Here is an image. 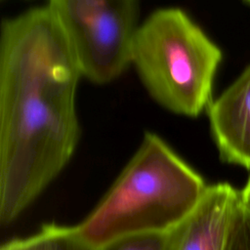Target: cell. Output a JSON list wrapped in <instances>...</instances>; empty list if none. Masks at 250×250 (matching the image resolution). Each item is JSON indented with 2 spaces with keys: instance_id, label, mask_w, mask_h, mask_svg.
I'll list each match as a JSON object with an SVG mask.
<instances>
[{
  "instance_id": "6da1fadb",
  "label": "cell",
  "mask_w": 250,
  "mask_h": 250,
  "mask_svg": "<svg viewBox=\"0 0 250 250\" xmlns=\"http://www.w3.org/2000/svg\"><path fill=\"white\" fill-rule=\"evenodd\" d=\"M79 65L48 7L2 21L0 221H14L60 174L80 136Z\"/></svg>"
},
{
  "instance_id": "7a4b0ae2",
  "label": "cell",
  "mask_w": 250,
  "mask_h": 250,
  "mask_svg": "<svg viewBox=\"0 0 250 250\" xmlns=\"http://www.w3.org/2000/svg\"><path fill=\"white\" fill-rule=\"evenodd\" d=\"M207 188L163 139L147 132L109 191L77 228L97 249L133 235L169 232L193 212Z\"/></svg>"
},
{
  "instance_id": "3957f363",
  "label": "cell",
  "mask_w": 250,
  "mask_h": 250,
  "mask_svg": "<svg viewBox=\"0 0 250 250\" xmlns=\"http://www.w3.org/2000/svg\"><path fill=\"white\" fill-rule=\"evenodd\" d=\"M221 49L182 9L161 8L137 30L133 64L149 95L176 114L198 116L212 102Z\"/></svg>"
},
{
  "instance_id": "277c9868",
  "label": "cell",
  "mask_w": 250,
  "mask_h": 250,
  "mask_svg": "<svg viewBox=\"0 0 250 250\" xmlns=\"http://www.w3.org/2000/svg\"><path fill=\"white\" fill-rule=\"evenodd\" d=\"M47 7L82 76L104 84L131 64L139 28L138 0H49Z\"/></svg>"
},
{
  "instance_id": "5b68a950",
  "label": "cell",
  "mask_w": 250,
  "mask_h": 250,
  "mask_svg": "<svg viewBox=\"0 0 250 250\" xmlns=\"http://www.w3.org/2000/svg\"><path fill=\"white\" fill-rule=\"evenodd\" d=\"M221 158L250 170V63L207 107Z\"/></svg>"
},
{
  "instance_id": "8992f818",
  "label": "cell",
  "mask_w": 250,
  "mask_h": 250,
  "mask_svg": "<svg viewBox=\"0 0 250 250\" xmlns=\"http://www.w3.org/2000/svg\"><path fill=\"white\" fill-rule=\"evenodd\" d=\"M239 192L227 183L208 186L193 212L174 229L173 250H224Z\"/></svg>"
},
{
  "instance_id": "52a82bcc",
  "label": "cell",
  "mask_w": 250,
  "mask_h": 250,
  "mask_svg": "<svg viewBox=\"0 0 250 250\" xmlns=\"http://www.w3.org/2000/svg\"><path fill=\"white\" fill-rule=\"evenodd\" d=\"M21 250H98L81 235L77 226L45 225L32 236L21 239Z\"/></svg>"
},
{
  "instance_id": "ba28073f",
  "label": "cell",
  "mask_w": 250,
  "mask_h": 250,
  "mask_svg": "<svg viewBox=\"0 0 250 250\" xmlns=\"http://www.w3.org/2000/svg\"><path fill=\"white\" fill-rule=\"evenodd\" d=\"M174 229L164 233L133 235L106 244L98 250H173Z\"/></svg>"
},
{
  "instance_id": "9c48e42d",
  "label": "cell",
  "mask_w": 250,
  "mask_h": 250,
  "mask_svg": "<svg viewBox=\"0 0 250 250\" xmlns=\"http://www.w3.org/2000/svg\"><path fill=\"white\" fill-rule=\"evenodd\" d=\"M224 250H250V211L236 201L229 225Z\"/></svg>"
},
{
  "instance_id": "30bf717a",
  "label": "cell",
  "mask_w": 250,
  "mask_h": 250,
  "mask_svg": "<svg viewBox=\"0 0 250 250\" xmlns=\"http://www.w3.org/2000/svg\"><path fill=\"white\" fill-rule=\"evenodd\" d=\"M239 198L241 204L250 211V177L245 188L239 192Z\"/></svg>"
},
{
  "instance_id": "8fae6325",
  "label": "cell",
  "mask_w": 250,
  "mask_h": 250,
  "mask_svg": "<svg viewBox=\"0 0 250 250\" xmlns=\"http://www.w3.org/2000/svg\"><path fill=\"white\" fill-rule=\"evenodd\" d=\"M1 250H21V239L11 240V241L5 243V244L1 247Z\"/></svg>"
},
{
  "instance_id": "7c38bea8",
  "label": "cell",
  "mask_w": 250,
  "mask_h": 250,
  "mask_svg": "<svg viewBox=\"0 0 250 250\" xmlns=\"http://www.w3.org/2000/svg\"><path fill=\"white\" fill-rule=\"evenodd\" d=\"M242 1H244L245 3H247V4H249V5H250V0H242Z\"/></svg>"
}]
</instances>
